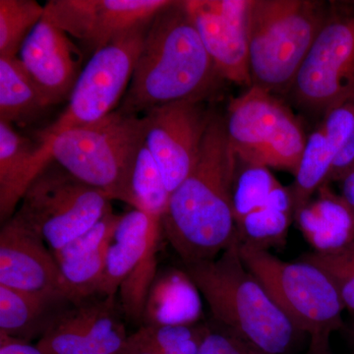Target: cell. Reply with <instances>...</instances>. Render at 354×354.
<instances>
[{
  "instance_id": "cell-6",
  "label": "cell",
  "mask_w": 354,
  "mask_h": 354,
  "mask_svg": "<svg viewBox=\"0 0 354 354\" xmlns=\"http://www.w3.org/2000/svg\"><path fill=\"white\" fill-rule=\"evenodd\" d=\"M318 27L308 2L250 0L247 39L254 86L267 91L295 81L320 31Z\"/></svg>"
},
{
  "instance_id": "cell-18",
  "label": "cell",
  "mask_w": 354,
  "mask_h": 354,
  "mask_svg": "<svg viewBox=\"0 0 354 354\" xmlns=\"http://www.w3.org/2000/svg\"><path fill=\"white\" fill-rule=\"evenodd\" d=\"M203 315L202 295L184 269L158 271L147 297L142 326H190Z\"/></svg>"
},
{
  "instance_id": "cell-7",
  "label": "cell",
  "mask_w": 354,
  "mask_h": 354,
  "mask_svg": "<svg viewBox=\"0 0 354 354\" xmlns=\"http://www.w3.org/2000/svg\"><path fill=\"white\" fill-rule=\"evenodd\" d=\"M111 212V198L53 160L28 188L13 216L55 252Z\"/></svg>"
},
{
  "instance_id": "cell-11",
  "label": "cell",
  "mask_w": 354,
  "mask_h": 354,
  "mask_svg": "<svg viewBox=\"0 0 354 354\" xmlns=\"http://www.w3.org/2000/svg\"><path fill=\"white\" fill-rule=\"evenodd\" d=\"M171 0H50L44 18L94 55L114 39L148 24Z\"/></svg>"
},
{
  "instance_id": "cell-22",
  "label": "cell",
  "mask_w": 354,
  "mask_h": 354,
  "mask_svg": "<svg viewBox=\"0 0 354 354\" xmlns=\"http://www.w3.org/2000/svg\"><path fill=\"white\" fill-rule=\"evenodd\" d=\"M84 332L100 353L122 354L128 337L122 319V309L115 297H97L76 304Z\"/></svg>"
},
{
  "instance_id": "cell-8",
  "label": "cell",
  "mask_w": 354,
  "mask_h": 354,
  "mask_svg": "<svg viewBox=\"0 0 354 354\" xmlns=\"http://www.w3.org/2000/svg\"><path fill=\"white\" fill-rule=\"evenodd\" d=\"M237 158L297 176L307 140L285 106L257 86L230 104L225 122Z\"/></svg>"
},
{
  "instance_id": "cell-21",
  "label": "cell",
  "mask_w": 354,
  "mask_h": 354,
  "mask_svg": "<svg viewBox=\"0 0 354 354\" xmlns=\"http://www.w3.org/2000/svg\"><path fill=\"white\" fill-rule=\"evenodd\" d=\"M48 108L19 58L0 57V121L28 124Z\"/></svg>"
},
{
  "instance_id": "cell-1",
  "label": "cell",
  "mask_w": 354,
  "mask_h": 354,
  "mask_svg": "<svg viewBox=\"0 0 354 354\" xmlns=\"http://www.w3.org/2000/svg\"><path fill=\"white\" fill-rule=\"evenodd\" d=\"M237 156L227 127L212 116L199 158L171 194L162 232L183 265L213 260L237 239L234 212Z\"/></svg>"
},
{
  "instance_id": "cell-39",
  "label": "cell",
  "mask_w": 354,
  "mask_h": 354,
  "mask_svg": "<svg viewBox=\"0 0 354 354\" xmlns=\"http://www.w3.org/2000/svg\"><path fill=\"white\" fill-rule=\"evenodd\" d=\"M348 335H349V341H351V346H353V348L354 351V326L353 327V329L349 330Z\"/></svg>"
},
{
  "instance_id": "cell-26",
  "label": "cell",
  "mask_w": 354,
  "mask_h": 354,
  "mask_svg": "<svg viewBox=\"0 0 354 354\" xmlns=\"http://www.w3.org/2000/svg\"><path fill=\"white\" fill-rule=\"evenodd\" d=\"M290 221V213L262 207L237 223V239L243 245L270 251L286 243Z\"/></svg>"
},
{
  "instance_id": "cell-29",
  "label": "cell",
  "mask_w": 354,
  "mask_h": 354,
  "mask_svg": "<svg viewBox=\"0 0 354 354\" xmlns=\"http://www.w3.org/2000/svg\"><path fill=\"white\" fill-rule=\"evenodd\" d=\"M279 184L268 167L257 165H248L241 176H236L234 189L236 225L244 216L264 207L272 191Z\"/></svg>"
},
{
  "instance_id": "cell-4",
  "label": "cell",
  "mask_w": 354,
  "mask_h": 354,
  "mask_svg": "<svg viewBox=\"0 0 354 354\" xmlns=\"http://www.w3.org/2000/svg\"><path fill=\"white\" fill-rule=\"evenodd\" d=\"M144 127L143 116L116 109L97 122L71 128L41 142L48 144L51 158L65 171L102 191L111 201L127 203Z\"/></svg>"
},
{
  "instance_id": "cell-12",
  "label": "cell",
  "mask_w": 354,
  "mask_h": 354,
  "mask_svg": "<svg viewBox=\"0 0 354 354\" xmlns=\"http://www.w3.org/2000/svg\"><path fill=\"white\" fill-rule=\"evenodd\" d=\"M305 102L329 106L341 101L354 83V18L324 26L295 78Z\"/></svg>"
},
{
  "instance_id": "cell-25",
  "label": "cell",
  "mask_w": 354,
  "mask_h": 354,
  "mask_svg": "<svg viewBox=\"0 0 354 354\" xmlns=\"http://www.w3.org/2000/svg\"><path fill=\"white\" fill-rule=\"evenodd\" d=\"M44 14V6L35 0H0V57H17Z\"/></svg>"
},
{
  "instance_id": "cell-17",
  "label": "cell",
  "mask_w": 354,
  "mask_h": 354,
  "mask_svg": "<svg viewBox=\"0 0 354 354\" xmlns=\"http://www.w3.org/2000/svg\"><path fill=\"white\" fill-rule=\"evenodd\" d=\"M162 234V218L133 209L120 215L106 249L99 297H115L121 285Z\"/></svg>"
},
{
  "instance_id": "cell-31",
  "label": "cell",
  "mask_w": 354,
  "mask_h": 354,
  "mask_svg": "<svg viewBox=\"0 0 354 354\" xmlns=\"http://www.w3.org/2000/svg\"><path fill=\"white\" fill-rule=\"evenodd\" d=\"M157 354H198L209 325L141 326Z\"/></svg>"
},
{
  "instance_id": "cell-3",
  "label": "cell",
  "mask_w": 354,
  "mask_h": 354,
  "mask_svg": "<svg viewBox=\"0 0 354 354\" xmlns=\"http://www.w3.org/2000/svg\"><path fill=\"white\" fill-rule=\"evenodd\" d=\"M214 323L267 354H288L301 333L244 265L239 239L213 260L183 265Z\"/></svg>"
},
{
  "instance_id": "cell-30",
  "label": "cell",
  "mask_w": 354,
  "mask_h": 354,
  "mask_svg": "<svg viewBox=\"0 0 354 354\" xmlns=\"http://www.w3.org/2000/svg\"><path fill=\"white\" fill-rule=\"evenodd\" d=\"M322 129L335 153L330 174L344 178L354 169V109L335 106L328 115Z\"/></svg>"
},
{
  "instance_id": "cell-23",
  "label": "cell",
  "mask_w": 354,
  "mask_h": 354,
  "mask_svg": "<svg viewBox=\"0 0 354 354\" xmlns=\"http://www.w3.org/2000/svg\"><path fill=\"white\" fill-rule=\"evenodd\" d=\"M171 193L145 142H142L128 183L127 204L149 215L162 218Z\"/></svg>"
},
{
  "instance_id": "cell-34",
  "label": "cell",
  "mask_w": 354,
  "mask_h": 354,
  "mask_svg": "<svg viewBox=\"0 0 354 354\" xmlns=\"http://www.w3.org/2000/svg\"><path fill=\"white\" fill-rule=\"evenodd\" d=\"M198 354H267L218 324L209 325Z\"/></svg>"
},
{
  "instance_id": "cell-14",
  "label": "cell",
  "mask_w": 354,
  "mask_h": 354,
  "mask_svg": "<svg viewBox=\"0 0 354 354\" xmlns=\"http://www.w3.org/2000/svg\"><path fill=\"white\" fill-rule=\"evenodd\" d=\"M0 286L39 297L69 300L55 255L39 235L14 216L0 232Z\"/></svg>"
},
{
  "instance_id": "cell-15",
  "label": "cell",
  "mask_w": 354,
  "mask_h": 354,
  "mask_svg": "<svg viewBox=\"0 0 354 354\" xmlns=\"http://www.w3.org/2000/svg\"><path fill=\"white\" fill-rule=\"evenodd\" d=\"M17 57L50 108L69 99L82 72L71 37L46 18L28 35Z\"/></svg>"
},
{
  "instance_id": "cell-2",
  "label": "cell",
  "mask_w": 354,
  "mask_h": 354,
  "mask_svg": "<svg viewBox=\"0 0 354 354\" xmlns=\"http://www.w3.org/2000/svg\"><path fill=\"white\" fill-rule=\"evenodd\" d=\"M215 73V64L183 1H174L149 25L118 109L138 115L171 102L202 99Z\"/></svg>"
},
{
  "instance_id": "cell-38",
  "label": "cell",
  "mask_w": 354,
  "mask_h": 354,
  "mask_svg": "<svg viewBox=\"0 0 354 354\" xmlns=\"http://www.w3.org/2000/svg\"><path fill=\"white\" fill-rule=\"evenodd\" d=\"M342 198L354 211V169L344 177Z\"/></svg>"
},
{
  "instance_id": "cell-20",
  "label": "cell",
  "mask_w": 354,
  "mask_h": 354,
  "mask_svg": "<svg viewBox=\"0 0 354 354\" xmlns=\"http://www.w3.org/2000/svg\"><path fill=\"white\" fill-rule=\"evenodd\" d=\"M72 304L51 299L0 286V334L18 341L41 339Z\"/></svg>"
},
{
  "instance_id": "cell-36",
  "label": "cell",
  "mask_w": 354,
  "mask_h": 354,
  "mask_svg": "<svg viewBox=\"0 0 354 354\" xmlns=\"http://www.w3.org/2000/svg\"><path fill=\"white\" fill-rule=\"evenodd\" d=\"M122 354H157L148 337L140 328L134 334L128 337L127 346Z\"/></svg>"
},
{
  "instance_id": "cell-13",
  "label": "cell",
  "mask_w": 354,
  "mask_h": 354,
  "mask_svg": "<svg viewBox=\"0 0 354 354\" xmlns=\"http://www.w3.org/2000/svg\"><path fill=\"white\" fill-rule=\"evenodd\" d=\"M184 8L220 75L251 84L247 14L250 0H187Z\"/></svg>"
},
{
  "instance_id": "cell-37",
  "label": "cell",
  "mask_w": 354,
  "mask_h": 354,
  "mask_svg": "<svg viewBox=\"0 0 354 354\" xmlns=\"http://www.w3.org/2000/svg\"><path fill=\"white\" fill-rule=\"evenodd\" d=\"M305 354H335L330 346V335L310 337L308 349Z\"/></svg>"
},
{
  "instance_id": "cell-33",
  "label": "cell",
  "mask_w": 354,
  "mask_h": 354,
  "mask_svg": "<svg viewBox=\"0 0 354 354\" xmlns=\"http://www.w3.org/2000/svg\"><path fill=\"white\" fill-rule=\"evenodd\" d=\"M120 218V215H116L113 212L104 216L99 223H95L94 227L84 232L74 241L69 242L64 248L53 252L57 262L60 263L74 259V258L82 257L106 246Z\"/></svg>"
},
{
  "instance_id": "cell-32",
  "label": "cell",
  "mask_w": 354,
  "mask_h": 354,
  "mask_svg": "<svg viewBox=\"0 0 354 354\" xmlns=\"http://www.w3.org/2000/svg\"><path fill=\"white\" fill-rule=\"evenodd\" d=\"M300 259L326 272L339 292L344 308L354 311V245L337 253L310 252Z\"/></svg>"
},
{
  "instance_id": "cell-5",
  "label": "cell",
  "mask_w": 354,
  "mask_h": 354,
  "mask_svg": "<svg viewBox=\"0 0 354 354\" xmlns=\"http://www.w3.org/2000/svg\"><path fill=\"white\" fill-rule=\"evenodd\" d=\"M244 265L301 334L332 335L346 329L339 292L320 268L299 259L286 262L270 251L241 244Z\"/></svg>"
},
{
  "instance_id": "cell-16",
  "label": "cell",
  "mask_w": 354,
  "mask_h": 354,
  "mask_svg": "<svg viewBox=\"0 0 354 354\" xmlns=\"http://www.w3.org/2000/svg\"><path fill=\"white\" fill-rule=\"evenodd\" d=\"M53 160L50 147L22 136L12 125L0 121V221L16 213L28 188Z\"/></svg>"
},
{
  "instance_id": "cell-24",
  "label": "cell",
  "mask_w": 354,
  "mask_h": 354,
  "mask_svg": "<svg viewBox=\"0 0 354 354\" xmlns=\"http://www.w3.org/2000/svg\"><path fill=\"white\" fill-rule=\"evenodd\" d=\"M335 153L323 129L314 132L305 146L292 192L295 216L308 204L314 191L330 176Z\"/></svg>"
},
{
  "instance_id": "cell-28",
  "label": "cell",
  "mask_w": 354,
  "mask_h": 354,
  "mask_svg": "<svg viewBox=\"0 0 354 354\" xmlns=\"http://www.w3.org/2000/svg\"><path fill=\"white\" fill-rule=\"evenodd\" d=\"M158 244L160 239L151 244L143 259L120 288V308L123 315L133 322L142 323L147 297L158 272Z\"/></svg>"
},
{
  "instance_id": "cell-35",
  "label": "cell",
  "mask_w": 354,
  "mask_h": 354,
  "mask_svg": "<svg viewBox=\"0 0 354 354\" xmlns=\"http://www.w3.org/2000/svg\"><path fill=\"white\" fill-rule=\"evenodd\" d=\"M0 354H48L37 344L18 341L0 334Z\"/></svg>"
},
{
  "instance_id": "cell-9",
  "label": "cell",
  "mask_w": 354,
  "mask_h": 354,
  "mask_svg": "<svg viewBox=\"0 0 354 354\" xmlns=\"http://www.w3.org/2000/svg\"><path fill=\"white\" fill-rule=\"evenodd\" d=\"M150 23L120 35L92 55L77 79L68 106L39 140L46 141L71 128L92 124L115 111L131 82Z\"/></svg>"
},
{
  "instance_id": "cell-10",
  "label": "cell",
  "mask_w": 354,
  "mask_h": 354,
  "mask_svg": "<svg viewBox=\"0 0 354 354\" xmlns=\"http://www.w3.org/2000/svg\"><path fill=\"white\" fill-rule=\"evenodd\" d=\"M143 118L144 142L171 194L194 169L212 116L202 99H190L150 109Z\"/></svg>"
},
{
  "instance_id": "cell-27",
  "label": "cell",
  "mask_w": 354,
  "mask_h": 354,
  "mask_svg": "<svg viewBox=\"0 0 354 354\" xmlns=\"http://www.w3.org/2000/svg\"><path fill=\"white\" fill-rule=\"evenodd\" d=\"M36 344L48 354H106L88 341L74 304L57 317Z\"/></svg>"
},
{
  "instance_id": "cell-19",
  "label": "cell",
  "mask_w": 354,
  "mask_h": 354,
  "mask_svg": "<svg viewBox=\"0 0 354 354\" xmlns=\"http://www.w3.org/2000/svg\"><path fill=\"white\" fill-rule=\"evenodd\" d=\"M295 218L314 252L337 253L354 245V211L344 198L328 190L300 209Z\"/></svg>"
}]
</instances>
